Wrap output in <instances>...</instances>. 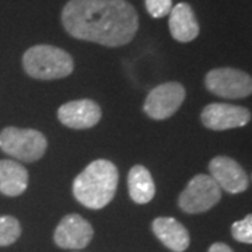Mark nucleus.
<instances>
[{"label":"nucleus","instance_id":"nucleus-1","mask_svg":"<svg viewBox=\"0 0 252 252\" xmlns=\"http://www.w3.org/2000/svg\"><path fill=\"white\" fill-rule=\"evenodd\" d=\"M62 24L73 38L117 48L135 38L139 18L126 0H69Z\"/></svg>","mask_w":252,"mask_h":252},{"label":"nucleus","instance_id":"nucleus-2","mask_svg":"<svg viewBox=\"0 0 252 252\" xmlns=\"http://www.w3.org/2000/svg\"><path fill=\"white\" fill-rule=\"evenodd\" d=\"M118 174L114 162L95 160L73 181V195L83 206L99 210L105 207L117 193Z\"/></svg>","mask_w":252,"mask_h":252},{"label":"nucleus","instance_id":"nucleus-3","mask_svg":"<svg viewBox=\"0 0 252 252\" xmlns=\"http://www.w3.org/2000/svg\"><path fill=\"white\" fill-rule=\"evenodd\" d=\"M23 67L30 77L38 80H56L67 77L74 63L70 55L52 45L31 46L23 55Z\"/></svg>","mask_w":252,"mask_h":252},{"label":"nucleus","instance_id":"nucleus-4","mask_svg":"<svg viewBox=\"0 0 252 252\" xmlns=\"http://www.w3.org/2000/svg\"><path fill=\"white\" fill-rule=\"evenodd\" d=\"M45 136L34 129L4 127L0 132V150L20 161L34 162L46 152Z\"/></svg>","mask_w":252,"mask_h":252},{"label":"nucleus","instance_id":"nucleus-5","mask_svg":"<svg viewBox=\"0 0 252 252\" xmlns=\"http://www.w3.org/2000/svg\"><path fill=\"white\" fill-rule=\"evenodd\" d=\"M221 199V189L210 175L199 174L182 190L178 205L185 213H203L216 206Z\"/></svg>","mask_w":252,"mask_h":252},{"label":"nucleus","instance_id":"nucleus-6","mask_svg":"<svg viewBox=\"0 0 252 252\" xmlns=\"http://www.w3.org/2000/svg\"><path fill=\"white\" fill-rule=\"evenodd\" d=\"M207 90L223 98H245L252 94V77L248 73L233 69L219 67L206 74Z\"/></svg>","mask_w":252,"mask_h":252},{"label":"nucleus","instance_id":"nucleus-7","mask_svg":"<svg viewBox=\"0 0 252 252\" xmlns=\"http://www.w3.org/2000/svg\"><path fill=\"white\" fill-rule=\"evenodd\" d=\"M185 99V89L177 81L164 83L149 93L143 109L146 115L156 121L172 117Z\"/></svg>","mask_w":252,"mask_h":252},{"label":"nucleus","instance_id":"nucleus-8","mask_svg":"<svg viewBox=\"0 0 252 252\" xmlns=\"http://www.w3.org/2000/svg\"><path fill=\"white\" fill-rule=\"evenodd\" d=\"M200 119L212 130H227L247 125L251 121V112L245 107L215 102L203 108Z\"/></svg>","mask_w":252,"mask_h":252},{"label":"nucleus","instance_id":"nucleus-9","mask_svg":"<svg viewBox=\"0 0 252 252\" xmlns=\"http://www.w3.org/2000/svg\"><path fill=\"white\" fill-rule=\"evenodd\" d=\"M93 225L80 215H67L61 220L55 230V244L64 250L86 248L93 240Z\"/></svg>","mask_w":252,"mask_h":252},{"label":"nucleus","instance_id":"nucleus-10","mask_svg":"<svg viewBox=\"0 0 252 252\" xmlns=\"http://www.w3.org/2000/svg\"><path fill=\"white\" fill-rule=\"evenodd\" d=\"M210 177L216 181L220 189H224L228 193H241L248 188V175L238 162L227 157L217 156L209 164Z\"/></svg>","mask_w":252,"mask_h":252},{"label":"nucleus","instance_id":"nucleus-11","mask_svg":"<svg viewBox=\"0 0 252 252\" xmlns=\"http://www.w3.org/2000/svg\"><path fill=\"white\" fill-rule=\"evenodd\" d=\"M58 118L70 129H89L101 119V108L93 99H76L58 109Z\"/></svg>","mask_w":252,"mask_h":252},{"label":"nucleus","instance_id":"nucleus-12","mask_svg":"<svg viewBox=\"0 0 252 252\" xmlns=\"http://www.w3.org/2000/svg\"><path fill=\"white\" fill-rule=\"evenodd\" d=\"M154 235L168 250L174 252H184L188 250L190 237L188 230L172 217H157L152 224Z\"/></svg>","mask_w":252,"mask_h":252},{"label":"nucleus","instance_id":"nucleus-13","mask_svg":"<svg viewBox=\"0 0 252 252\" xmlns=\"http://www.w3.org/2000/svg\"><path fill=\"white\" fill-rule=\"evenodd\" d=\"M168 27L172 38L178 42H190L199 35V24L188 3H178L172 7Z\"/></svg>","mask_w":252,"mask_h":252},{"label":"nucleus","instance_id":"nucleus-14","mask_svg":"<svg viewBox=\"0 0 252 252\" xmlns=\"http://www.w3.org/2000/svg\"><path fill=\"white\" fill-rule=\"evenodd\" d=\"M28 187V171L20 162L0 160V192L6 196H18Z\"/></svg>","mask_w":252,"mask_h":252},{"label":"nucleus","instance_id":"nucleus-15","mask_svg":"<svg viewBox=\"0 0 252 252\" xmlns=\"http://www.w3.org/2000/svg\"><path fill=\"white\" fill-rule=\"evenodd\" d=\"M127 188L132 200L137 205L149 203L156 195V185L150 171L143 165H135L127 175Z\"/></svg>","mask_w":252,"mask_h":252},{"label":"nucleus","instance_id":"nucleus-16","mask_svg":"<svg viewBox=\"0 0 252 252\" xmlns=\"http://www.w3.org/2000/svg\"><path fill=\"white\" fill-rule=\"evenodd\" d=\"M21 235V225L13 216H0V247H7Z\"/></svg>","mask_w":252,"mask_h":252},{"label":"nucleus","instance_id":"nucleus-17","mask_svg":"<svg viewBox=\"0 0 252 252\" xmlns=\"http://www.w3.org/2000/svg\"><path fill=\"white\" fill-rule=\"evenodd\" d=\"M231 234L238 243L252 244V213L231 225Z\"/></svg>","mask_w":252,"mask_h":252},{"label":"nucleus","instance_id":"nucleus-18","mask_svg":"<svg viewBox=\"0 0 252 252\" xmlns=\"http://www.w3.org/2000/svg\"><path fill=\"white\" fill-rule=\"evenodd\" d=\"M146 9L154 18L165 17L172 9V0H144Z\"/></svg>","mask_w":252,"mask_h":252},{"label":"nucleus","instance_id":"nucleus-19","mask_svg":"<svg viewBox=\"0 0 252 252\" xmlns=\"http://www.w3.org/2000/svg\"><path fill=\"white\" fill-rule=\"evenodd\" d=\"M209 252H234L227 244L224 243H215L210 245Z\"/></svg>","mask_w":252,"mask_h":252}]
</instances>
